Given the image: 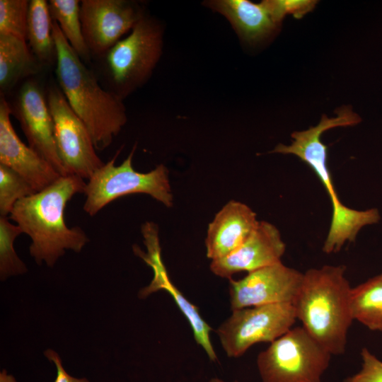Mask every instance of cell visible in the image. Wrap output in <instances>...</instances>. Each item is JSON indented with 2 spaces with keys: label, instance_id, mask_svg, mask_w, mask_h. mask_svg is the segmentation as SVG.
<instances>
[{
  "label": "cell",
  "instance_id": "obj_19",
  "mask_svg": "<svg viewBox=\"0 0 382 382\" xmlns=\"http://www.w3.org/2000/svg\"><path fill=\"white\" fill-rule=\"evenodd\" d=\"M27 40L30 50L41 64H56L57 50L52 35V18L48 1H30Z\"/></svg>",
  "mask_w": 382,
  "mask_h": 382
},
{
  "label": "cell",
  "instance_id": "obj_10",
  "mask_svg": "<svg viewBox=\"0 0 382 382\" xmlns=\"http://www.w3.org/2000/svg\"><path fill=\"white\" fill-rule=\"evenodd\" d=\"M144 17L139 4L127 0H82V32L91 57L100 59Z\"/></svg>",
  "mask_w": 382,
  "mask_h": 382
},
{
  "label": "cell",
  "instance_id": "obj_14",
  "mask_svg": "<svg viewBox=\"0 0 382 382\" xmlns=\"http://www.w3.org/2000/svg\"><path fill=\"white\" fill-rule=\"evenodd\" d=\"M285 250L279 229L268 221H260L255 231L237 249L212 260L210 270L218 277L230 279L234 274L248 273L282 261Z\"/></svg>",
  "mask_w": 382,
  "mask_h": 382
},
{
  "label": "cell",
  "instance_id": "obj_17",
  "mask_svg": "<svg viewBox=\"0 0 382 382\" xmlns=\"http://www.w3.org/2000/svg\"><path fill=\"white\" fill-rule=\"evenodd\" d=\"M207 6L224 15L245 41L254 43L276 31L280 25L274 20L265 1L216 0Z\"/></svg>",
  "mask_w": 382,
  "mask_h": 382
},
{
  "label": "cell",
  "instance_id": "obj_29",
  "mask_svg": "<svg viewBox=\"0 0 382 382\" xmlns=\"http://www.w3.org/2000/svg\"><path fill=\"white\" fill-rule=\"evenodd\" d=\"M209 382H226V381L221 379L217 378H213ZM233 382H238V381H235Z\"/></svg>",
  "mask_w": 382,
  "mask_h": 382
},
{
  "label": "cell",
  "instance_id": "obj_27",
  "mask_svg": "<svg viewBox=\"0 0 382 382\" xmlns=\"http://www.w3.org/2000/svg\"><path fill=\"white\" fill-rule=\"evenodd\" d=\"M44 354L56 366L57 376L54 382H89L86 378H77L70 376L64 369L59 356L54 351L47 349Z\"/></svg>",
  "mask_w": 382,
  "mask_h": 382
},
{
  "label": "cell",
  "instance_id": "obj_3",
  "mask_svg": "<svg viewBox=\"0 0 382 382\" xmlns=\"http://www.w3.org/2000/svg\"><path fill=\"white\" fill-rule=\"evenodd\" d=\"M345 265H324L303 273L294 303L302 327L332 355L345 353L347 332L354 320L352 287Z\"/></svg>",
  "mask_w": 382,
  "mask_h": 382
},
{
  "label": "cell",
  "instance_id": "obj_6",
  "mask_svg": "<svg viewBox=\"0 0 382 382\" xmlns=\"http://www.w3.org/2000/svg\"><path fill=\"white\" fill-rule=\"evenodd\" d=\"M332 354L302 327L291 328L257 355L262 382H322Z\"/></svg>",
  "mask_w": 382,
  "mask_h": 382
},
{
  "label": "cell",
  "instance_id": "obj_9",
  "mask_svg": "<svg viewBox=\"0 0 382 382\" xmlns=\"http://www.w3.org/2000/svg\"><path fill=\"white\" fill-rule=\"evenodd\" d=\"M335 117L323 115L317 125L303 131L294 132L289 145L279 144L271 151L291 154L308 164L318 177L327 191L332 203V218L344 216L349 207L340 200L328 166V147L321 141L323 132L338 127L354 126L361 122V117L349 105H343L335 111Z\"/></svg>",
  "mask_w": 382,
  "mask_h": 382
},
{
  "label": "cell",
  "instance_id": "obj_4",
  "mask_svg": "<svg viewBox=\"0 0 382 382\" xmlns=\"http://www.w3.org/2000/svg\"><path fill=\"white\" fill-rule=\"evenodd\" d=\"M161 51V28L144 16L100 58L104 59L106 89L123 100L149 78Z\"/></svg>",
  "mask_w": 382,
  "mask_h": 382
},
{
  "label": "cell",
  "instance_id": "obj_11",
  "mask_svg": "<svg viewBox=\"0 0 382 382\" xmlns=\"http://www.w3.org/2000/svg\"><path fill=\"white\" fill-rule=\"evenodd\" d=\"M303 278V273L279 261L248 272L241 279H231V311L275 303L294 305Z\"/></svg>",
  "mask_w": 382,
  "mask_h": 382
},
{
  "label": "cell",
  "instance_id": "obj_16",
  "mask_svg": "<svg viewBox=\"0 0 382 382\" xmlns=\"http://www.w3.org/2000/svg\"><path fill=\"white\" fill-rule=\"evenodd\" d=\"M259 222L248 205L229 201L209 224L205 239L207 257L214 260L230 254L243 243Z\"/></svg>",
  "mask_w": 382,
  "mask_h": 382
},
{
  "label": "cell",
  "instance_id": "obj_12",
  "mask_svg": "<svg viewBox=\"0 0 382 382\" xmlns=\"http://www.w3.org/2000/svg\"><path fill=\"white\" fill-rule=\"evenodd\" d=\"M10 105L11 115L18 120L28 145L47 160L61 175H66L54 141V122L46 93L40 83L28 79Z\"/></svg>",
  "mask_w": 382,
  "mask_h": 382
},
{
  "label": "cell",
  "instance_id": "obj_5",
  "mask_svg": "<svg viewBox=\"0 0 382 382\" xmlns=\"http://www.w3.org/2000/svg\"><path fill=\"white\" fill-rule=\"evenodd\" d=\"M135 149L136 146L120 165L115 166L118 151L88 180L83 207L87 214L95 216L115 199L134 193L147 194L166 207L172 206L167 168L160 164L148 173L136 171L132 164Z\"/></svg>",
  "mask_w": 382,
  "mask_h": 382
},
{
  "label": "cell",
  "instance_id": "obj_24",
  "mask_svg": "<svg viewBox=\"0 0 382 382\" xmlns=\"http://www.w3.org/2000/svg\"><path fill=\"white\" fill-rule=\"evenodd\" d=\"M29 2L28 0H0V34L27 41Z\"/></svg>",
  "mask_w": 382,
  "mask_h": 382
},
{
  "label": "cell",
  "instance_id": "obj_13",
  "mask_svg": "<svg viewBox=\"0 0 382 382\" xmlns=\"http://www.w3.org/2000/svg\"><path fill=\"white\" fill-rule=\"evenodd\" d=\"M8 101L0 100V164L4 165L26 180L36 192L52 185L60 173L43 157L25 145L18 137L11 122Z\"/></svg>",
  "mask_w": 382,
  "mask_h": 382
},
{
  "label": "cell",
  "instance_id": "obj_23",
  "mask_svg": "<svg viewBox=\"0 0 382 382\" xmlns=\"http://www.w3.org/2000/svg\"><path fill=\"white\" fill-rule=\"evenodd\" d=\"M37 192L11 168L0 164V215L8 217L18 201Z\"/></svg>",
  "mask_w": 382,
  "mask_h": 382
},
{
  "label": "cell",
  "instance_id": "obj_2",
  "mask_svg": "<svg viewBox=\"0 0 382 382\" xmlns=\"http://www.w3.org/2000/svg\"><path fill=\"white\" fill-rule=\"evenodd\" d=\"M52 35L59 88L88 129L96 151H103L127 122L122 100L100 85L93 71L87 68L53 20Z\"/></svg>",
  "mask_w": 382,
  "mask_h": 382
},
{
  "label": "cell",
  "instance_id": "obj_18",
  "mask_svg": "<svg viewBox=\"0 0 382 382\" xmlns=\"http://www.w3.org/2000/svg\"><path fill=\"white\" fill-rule=\"evenodd\" d=\"M41 63L26 41L0 34V90L1 95L12 90L20 81L35 75Z\"/></svg>",
  "mask_w": 382,
  "mask_h": 382
},
{
  "label": "cell",
  "instance_id": "obj_21",
  "mask_svg": "<svg viewBox=\"0 0 382 382\" xmlns=\"http://www.w3.org/2000/svg\"><path fill=\"white\" fill-rule=\"evenodd\" d=\"M50 14L58 24L70 46L84 63L90 62L91 55L84 40L80 18L79 0H50Z\"/></svg>",
  "mask_w": 382,
  "mask_h": 382
},
{
  "label": "cell",
  "instance_id": "obj_8",
  "mask_svg": "<svg viewBox=\"0 0 382 382\" xmlns=\"http://www.w3.org/2000/svg\"><path fill=\"white\" fill-rule=\"evenodd\" d=\"M46 97L54 122L57 151L66 175L88 180L105 164L96 153L88 129L59 88L50 87Z\"/></svg>",
  "mask_w": 382,
  "mask_h": 382
},
{
  "label": "cell",
  "instance_id": "obj_7",
  "mask_svg": "<svg viewBox=\"0 0 382 382\" xmlns=\"http://www.w3.org/2000/svg\"><path fill=\"white\" fill-rule=\"evenodd\" d=\"M297 320L291 303H275L232 311L216 332L228 357H241L259 342H272L293 328Z\"/></svg>",
  "mask_w": 382,
  "mask_h": 382
},
{
  "label": "cell",
  "instance_id": "obj_15",
  "mask_svg": "<svg viewBox=\"0 0 382 382\" xmlns=\"http://www.w3.org/2000/svg\"><path fill=\"white\" fill-rule=\"evenodd\" d=\"M144 243L147 253H144L139 248L136 253L152 267L154 275L150 284L139 291V297L145 298L160 289L168 291L189 322L197 344L202 347L212 361H216L218 358L210 340L212 328L203 319L197 306L190 302L169 279L161 257L158 238H148Z\"/></svg>",
  "mask_w": 382,
  "mask_h": 382
},
{
  "label": "cell",
  "instance_id": "obj_22",
  "mask_svg": "<svg viewBox=\"0 0 382 382\" xmlns=\"http://www.w3.org/2000/svg\"><path fill=\"white\" fill-rule=\"evenodd\" d=\"M21 233V228L17 224H11L8 217H0L1 280L27 272L26 265L18 257L13 247L15 239Z\"/></svg>",
  "mask_w": 382,
  "mask_h": 382
},
{
  "label": "cell",
  "instance_id": "obj_26",
  "mask_svg": "<svg viewBox=\"0 0 382 382\" xmlns=\"http://www.w3.org/2000/svg\"><path fill=\"white\" fill-rule=\"evenodd\" d=\"M361 370L345 378L344 382H382V361L367 348L361 349Z\"/></svg>",
  "mask_w": 382,
  "mask_h": 382
},
{
  "label": "cell",
  "instance_id": "obj_28",
  "mask_svg": "<svg viewBox=\"0 0 382 382\" xmlns=\"http://www.w3.org/2000/svg\"><path fill=\"white\" fill-rule=\"evenodd\" d=\"M0 382H16V378L11 374H7L6 370L0 373Z\"/></svg>",
  "mask_w": 382,
  "mask_h": 382
},
{
  "label": "cell",
  "instance_id": "obj_25",
  "mask_svg": "<svg viewBox=\"0 0 382 382\" xmlns=\"http://www.w3.org/2000/svg\"><path fill=\"white\" fill-rule=\"evenodd\" d=\"M275 22L281 25L286 15L300 19L312 11L318 1L316 0H265Z\"/></svg>",
  "mask_w": 382,
  "mask_h": 382
},
{
  "label": "cell",
  "instance_id": "obj_20",
  "mask_svg": "<svg viewBox=\"0 0 382 382\" xmlns=\"http://www.w3.org/2000/svg\"><path fill=\"white\" fill-rule=\"evenodd\" d=\"M350 305L354 320L382 332V273L352 287Z\"/></svg>",
  "mask_w": 382,
  "mask_h": 382
},
{
  "label": "cell",
  "instance_id": "obj_1",
  "mask_svg": "<svg viewBox=\"0 0 382 382\" xmlns=\"http://www.w3.org/2000/svg\"><path fill=\"white\" fill-rule=\"evenodd\" d=\"M86 185L78 176L61 175L15 204L9 218L30 238V254L37 264L52 267L66 250L79 253L89 241L82 228H69L64 220L67 203L76 194H84Z\"/></svg>",
  "mask_w": 382,
  "mask_h": 382
}]
</instances>
